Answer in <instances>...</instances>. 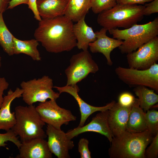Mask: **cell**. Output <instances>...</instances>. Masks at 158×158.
<instances>
[{
    "label": "cell",
    "instance_id": "6da1fadb",
    "mask_svg": "<svg viewBox=\"0 0 158 158\" xmlns=\"http://www.w3.org/2000/svg\"><path fill=\"white\" fill-rule=\"evenodd\" d=\"M73 24L65 15L42 19L35 30L34 37L49 52L70 51L76 46Z\"/></svg>",
    "mask_w": 158,
    "mask_h": 158
},
{
    "label": "cell",
    "instance_id": "7a4b0ae2",
    "mask_svg": "<svg viewBox=\"0 0 158 158\" xmlns=\"http://www.w3.org/2000/svg\"><path fill=\"white\" fill-rule=\"evenodd\" d=\"M154 136L147 129L140 133L125 131L114 137L109 152L112 158H145V152Z\"/></svg>",
    "mask_w": 158,
    "mask_h": 158
},
{
    "label": "cell",
    "instance_id": "3957f363",
    "mask_svg": "<svg viewBox=\"0 0 158 158\" xmlns=\"http://www.w3.org/2000/svg\"><path fill=\"white\" fill-rule=\"evenodd\" d=\"M113 38L124 40L118 47L122 54H127L158 35V17L147 23L135 24L130 28L120 30L118 28L109 30Z\"/></svg>",
    "mask_w": 158,
    "mask_h": 158
},
{
    "label": "cell",
    "instance_id": "277c9868",
    "mask_svg": "<svg viewBox=\"0 0 158 158\" xmlns=\"http://www.w3.org/2000/svg\"><path fill=\"white\" fill-rule=\"evenodd\" d=\"M144 5L117 4L98 14L97 23L107 30L117 28H129L143 18Z\"/></svg>",
    "mask_w": 158,
    "mask_h": 158
},
{
    "label": "cell",
    "instance_id": "5b68a950",
    "mask_svg": "<svg viewBox=\"0 0 158 158\" xmlns=\"http://www.w3.org/2000/svg\"><path fill=\"white\" fill-rule=\"evenodd\" d=\"M16 123L11 129L21 142L35 138L47 137L43 129L45 123L42 120L35 107L33 105H19L15 108Z\"/></svg>",
    "mask_w": 158,
    "mask_h": 158
},
{
    "label": "cell",
    "instance_id": "8992f818",
    "mask_svg": "<svg viewBox=\"0 0 158 158\" xmlns=\"http://www.w3.org/2000/svg\"><path fill=\"white\" fill-rule=\"evenodd\" d=\"M20 86L23 91V100L28 105L37 102H44L48 99L56 100L60 94L53 90V80L47 75L23 81Z\"/></svg>",
    "mask_w": 158,
    "mask_h": 158
},
{
    "label": "cell",
    "instance_id": "52a82bcc",
    "mask_svg": "<svg viewBox=\"0 0 158 158\" xmlns=\"http://www.w3.org/2000/svg\"><path fill=\"white\" fill-rule=\"evenodd\" d=\"M115 73L118 78L130 87L144 86L158 91V64L155 63L145 70H139L120 66Z\"/></svg>",
    "mask_w": 158,
    "mask_h": 158
},
{
    "label": "cell",
    "instance_id": "ba28073f",
    "mask_svg": "<svg viewBox=\"0 0 158 158\" xmlns=\"http://www.w3.org/2000/svg\"><path fill=\"white\" fill-rule=\"evenodd\" d=\"M70 65L65 71L66 85H74L85 78L90 73H95L99 70L89 52L83 51L71 58Z\"/></svg>",
    "mask_w": 158,
    "mask_h": 158
},
{
    "label": "cell",
    "instance_id": "9c48e42d",
    "mask_svg": "<svg viewBox=\"0 0 158 158\" xmlns=\"http://www.w3.org/2000/svg\"><path fill=\"white\" fill-rule=\"evenodd\" d=\"M35 107L45 123L58 129H61L62 125H67L70 121L76 120L77 117L70 110L59 107L56 100L40 102Z\"/></svg>",
    "mask_w": 158,
    "mask_h": 158
},
{
    "label": "cell",
    "instance_id": "30bf717a",
    "mask_svg": "<svg viewBox=\"0 0 158 158\" xmlns=\"http://www.w3.org/2000/svg\"><path fill=\"white\" fill-rule=\"evenodd\" d=\"M129 68L139 70L150 68L158 61V37L152 39L136 50L127 54Z\"/></svg>",
    "mask_w": 158,
    "mask_h": 158
},
{
    "label": "cell",
    "instance_id": "8fae6325",
    "mask_svg": "<svg viewBox=\"0 0 158 158\" xmlns=\"http://www.w3.org/2000/svg\"><path fill=\"white\" fill-rule=\"evenodd\" d=\"M46 134L48 136L47 146L50 151L58 158H69V151L74 146L73 142L68 139L65 133L47 125Z\"/></svg>",
    "mask_w": 158,
    "mask_h": 158
},
{
    "label": "cell",
    "instance_id": "7c38bea8",
    "mask_svg": "<svg viewBox=\"0 0 158 158\" xmlns=\"http://www.w3.org/2000/svg\"><path fill=\"white\" fill-rule=\"evenodd\" d=\"M108 110L100 111L86 125L82 127L78 126L68 130L66 133L67 138L71 140L81 134L87 132H92L104 135L111 142L113 136L108 122Z\"/></svg>",
    "mask_w": 158,
    "mask_h": 158
},
{
    "label": "cell",
    "instance_id": "4fadbf2b",
    "mask_svg": "<svg viewBox=\"0 0 158 158\" xmlns=\"http://www.w3.org/2000/svg\"><path fill=\"white\" fill-rule=\"evenodd\" d=\"M61 94L63 92L68 93L72 96L77 102L79 107L81 114L80 121L79 126H83L86 120L90 116L97 111H104L109 109L116 102L114 101L107 104L102 107H95L90 105L85 102L78 94L80 89L77 85H66L62 87L54 86Z\"/></svg>",
    "mask_w": 158,
    "mask_h": 158
},
{
    "label": "cell",
    "instance_id": "5bb4252c",
    "mask_svg": "<svg viewBox=\"0 0 158 158\" xmlns=\"http://www.w3.org/2000/svg\"><path fill=\"white\" fill-rule=\"evenodd\" d=\"M107 31L102 27L99 31L95 32L96 39L89 44V47L92 53H100L103 54L107 59V64L111 66L113 62L111 58V53L114 49L118 47L123 41L108 37L106 35Z\"/></svg>",
    "mask_w": 158,
    "mask_h": 158
},
{
    "label": "cell",
    "instance_id": "9a60e30c",
    "mask_svg": "<svg viewBox=\"0 0 158 158\" xmlns=\"http://www.w3.org/2000/svg\"><path fill=\"white\" fill-rule=\"evenodd\" d=\"M16 158H51L52 154L44 139L35 138L21 142Z\"/></svg>",
    "mask_w": 158,
    "mask_h": 158
},
{
    "label": "cell",
    "instance_id": "2e32d148",
    "mask_svg": "<svg viewBox=\"0 0 158 158\" xmlns=\"http://www.w3.org/2000/svg\"><path fill=\"white\" fill-rule=\"evenodd\" d=\"M132 107H123L115 102L108 110V122L113 137L126 131V123Z\"/></svg>",
    "mask_w": 158,
    "mask_h": 158
},
{
    "label": "cell",
    "instance_id": "e0dca14e",
    "mask_svg": "<svg viewBox=\"0 0 158 158\" xmlns=\"http://www.w3.org/2000/svg\"><path fill=\"white\" fill-rule=\"evenodd\" d=\"M23 92L21 88L18 87L14 91L10 89L4 96L0 108V130L7 131L11 129L15 124V112H11V104L15 99L22 97Z\"/></svg>",
    "mask_w": 158,
    "mask_h": 158
},
{
    "label": "cell",
    "instance_id": "ac0fdd59",
    "mask_svg": "<svg viewBox=\"0 0 158 158\" xmlns=\"http://www.w3.org/2000/svg\"><path fill=\"white\" fill-rule=\"evenodd\" d=\"M68 0H37V6L42 19L64 15Z\"/></svg>",
    "mask_w": 158,
    "mask_h": 158
},
{
    "label": "cell",
    "instance_id": "d6986e66",
    "mask_svg": "<svg viewBox=\"0 0 158 158\" xmlns=\"http://www.w3.org/2000/svg\"><path fill=\"white\" fill-rule=\"evenodd\" d=\"M83 17L73 24V31L77 41L76 46L83 51L88 50L89 44L96 39L95 33Z\"/></svg>",
    "mask_w": 158,
    "mask_h": 158
},
{
    "label": "cell",
    "instance_id": "ffe728a7",
    "mask_svg": "<svg viewBox=\"0 0 158 158\" xmlns=\"http://www.w3.org/2000/svg\"><path fill=\"white\" fill-rule=\"evenodd\" d=\"M145 112L140 107L138 99L132 106L126 123V130L136 133L147 130Z\"/></svg>",
    "mask_w": 158,
    "mask_h": 158
},
{
    "label": "cell",
    "instance_id": "44dd1931",
    "mask_svg": "<svg viewBox=\"0 0 158 158\" xmlns=\"http://www.w3.org/2000/svg\"><path fill=\"white\" fill-rule=\"evenodd\" d=\"M39 42L35 39L23 40L14 36L13 38L14 54H23L30 56L34 61H40L41 57L37 49Z\"/></svg>",
    "mask_w": 158,
    "mask_h": 158
},
{
    "label": "cell",
    "instance_id": "7402d4cb",
    "mask_svg": "<svg viewBox=\"0 0 158 158\" xmlns=\"http://www.w3.org/2000/svg\"><path fill=\"white\" fill-rule=\"evenodd\" d=\"M90 8V0H68L64 15L77 22L85 17Z\"/></svg>",
    "mask_w": 158,
    "mask_h": 158
},
{
    "label": "cell",
    "instance_id": "603a6c76",
    "mask_svg": "<svg viewBox=\"0 0 158 158\" xmlns=\"http://www.w3.org/2000/svg\"><path fill=\"white\" fill-rule=\"evenodd\" d=\"M133 91L138 97L140 107L145 112L158 102V95L153 89L144 86H138L135 87Z\"/></svg>",
    "mask_w": 158,
    "mask_h": 158
},
{
    "label": "cell",
    "instance_id": "cb8c5ba5",
    "mask_svg": "<svg viewBox=\"0 0 158 158\" xmlns=\"http://www.w3.org/2000/svg\"><path fill=\"white\" fill-rule=\"evenodd\" d=\"M3 13L0 12V45L9 56L14 55L13 38L14 36L8 29L4 21Z\"/></svg>",
    "mask_w": 158,
    "mask_h": 158
},
{
    "label": "cell",
    "instance_id": "d4e9b609",
    "mask_svg": "<svg viewBox=\"0 0 158 158\" xmlns=\"http://www.w3.org/2000/svg\"><path fill=\"white\" fill-rule=\"evenodd\" d=\"M147 130L154 136L158 133V111L155 110H148L145 112Z\"/></svg>",
    "mask_w": 158,
    "mask_h": 158
},
{
    "label": "cell",
    "instance_id": "484cf974",
    "mask_svg": "<svg viewBox=\"0 0 158 158\" xmlns=\"http://www.w3.org/2000/svg\"><path fill=\"white\" fill-rule=\"evenodd\" d=\"M91 8L95 14L109 10L117 4V0H90Z\"/></svg>",
    "mask_w": 158,
    "mask_h": 158
},
{
    "label": "cell",
    "instance_id": "4316f807",
    "mask_svg": "<svg viewBox=\"0 0 158 158\" xmlns=\"http://www.w3.org/2000/svg\"><path fill=\"white\" fill-rule=\"evenodd\" d=\"M9 141L14 143L18 149L21 144V141L11 129L5 133H0V148L1 147H5L7 145L6 142Z\"/></svg>",
    "mask_w": 158,
    "mask_h": 158
},
{
    "label": "cell",
    "instance_id": "83f0119b",
    "mask_svg": "<svg viewBox=\"0 0 158 158\" xmlns=\"http://www.w3.org/2000/svg\"><path fill=\"white\" fill-rule=\"evenodd\" d=\"M150 145L146 149L145 158H157L158 155V133L154 137Z\"/></svg>",
    "mask_w": 158,
    "mask_h": 158
},
{
    "label": "cell",
    "instance_id": "f1b7e54d",
    "mask_svg": "<svg viewBox=\"0 0 158 158\" xmlns=\"http://www.w3.org/2000/svg\"><path fill=\"white\" fill-rule=\"evenodd\" d=\"M136 99V98L130 93L124 92L119 95L118 102L123 106L130 107L132 106Z\"/></svg>",
    "mask_w": 158,
    "mask_h": 158
},
{
    "label": "cell",
    "instance_id": "f546056e",
    "mask_svg": "<svg viewBox=\"0 0 158 158\" xmlns=\"http://www.w3.org/2000/svg\"><path fill=\"white\" fill-rule=\"evenodd\" d=\"M89 142L86 139L81 138L78 143V151L81 158H91V152L88 148Z\"/></svg>",
    "mask_w": 158,
    "mask_h": 158
},
{
    "label": "cell",
    "instance_id": "4dcf8cb0",
    "mask_svg": "<svg viewBox=\"0 0 158 158\" xmlns=\"http://www.w3.org/2000/svg\"><path fill=\"white\" fill-rule=\"evenodd\" d=\"M144 6V16H149L158 12V0H153Z\"/></svg>",
    "mask_w": 158,
    "mask_h": 158
},
{
    "label": "cell",
    "instance_id": "1f68e13d",
    "mask_svg": "<svg viewBox=\"0 0 158 158\" xmlns=\"http://www.w3.org/2000/svg\"><path fill=\"white\" fill-rule=\"evenodd\" d=\"M9 86V84L5 78L0 77V108L4 99V92L8 89Z\"/></svg>",
    "mask_w": 158,
    "mask_h": 158
},
{
    "label": "cell",
    "instance_id": "d6a6232c",
    "mask_svg": "<svg viewBox=\"0 0 158 158\" xmlns=\"http://www.w3.org/2000/svg\"><path fill=\"white\" fill-rule=\"evenodd\" d=\"M37 0H29L28 5V8L32 12L35 18L39 21L41 20L42 18L39 15L37 9Z\"/></svg>",
    "mask_w": 158,
    "mask_h": 158
},
{
    "label": "cell",
    "instance_id": "836d02e7",
    "mask_svg": "<svg viewBox=\"0 0 158 158\" xmlns=\"http://www.w3.org/2000/svg\"><path fill=\"white\" fill-rule=\"evenodd\" d=\"M153 0H118L117 4H144L145 3L152 1Z\"/></svg>",
    "mask_w": 158,
    "mask_h": 158
},
{
    "label": "cell",
    "instance_id": "e575fe53",
    "mask_svg": "<svg viewBox=\"0 0 158 158\" xmlns=\"http://www.w3.org/2000/svg\"><path fill=\"white\" fill-rule=\"evenodd\" d=\"M28 1L29 0H11L9 3L7 9H12L21 4H28Z\"/></svg>",
    "mask_w": 158,
    "mask_h": 158
},
{
    "label": "cell",
    "instance_id": "d590c367",
    "mask_svg": "<svg viewBox=\"0 0 158 158\" xmlns=\"http://www.w3.org/2000/svg\"><path fill=\"white\" fill-rule=\"evenodd\" d=\"M11 0H0V12L3 13L7 9Z\"/></svg>",
    "mask_w": 158,
    "mask_h": 158
},
{
    "label": "cell",
    "instance_id": "8d00e7d4",
    "mask_svg": "<svg viewBox=\"0 0 158 158\" xmlns=\"http://www.w3.org/2000/svg\"><path fill=\"white\" fill-rule=\"evenodd\" d=\"M1 57L0 55V68L1 67Z\"/></svg>",
    "mask_w": 158,
    "mask_h": 158
},
{
    "label": "cell",
    "instance_id": "74e56055",
    "mask_svg": "<svg viewBox=\"0 0 158 158\" xmlns=\"http://www.w3.org/2000/svg\"><path fill=\"white\" fill-rule=\"evenodd\" d=\"M118 0H117V1Z\"/></svg>",
    "mask_w": 158,
    "mask_h": 158
},
{
    "label": "cell",
    "instance_id": "f35d334b",
    "mask_svg": "<svg viewBox=\"0 0 158 158\" xmlns=\"http://www.w3.org/2000/svg\"></svg>",
    "mask_w": 158,
    "mask_h": 158
}]
</instances>
